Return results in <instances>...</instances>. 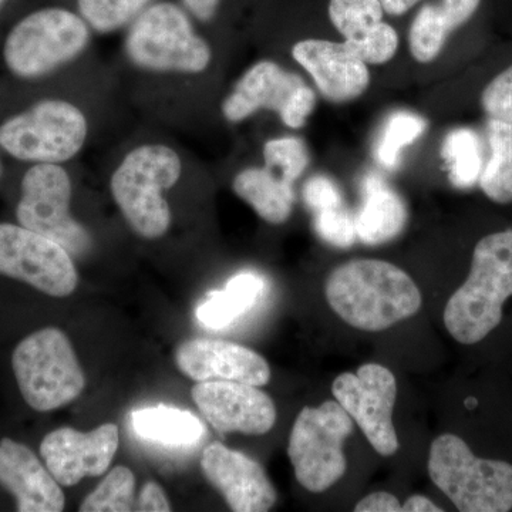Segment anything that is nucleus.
Instances as JSON below:
<instances>
[{"instance_id": "nucleus-1", "label": "nucleus", "mask_w": 512, "mask_h": 512, "mask_svg": "<svg viewBox=\"0 0 512 512\" xmlns=\"http://www.w3.org/2000/svg\"><path fill=\"white\" fill-rule=\"evenodd\" d=\"M330 308L353 328L380 332L420 311L421 293L399 266L357 259L338 266L325 285Z\"/></svg>"}, {"instance_id": "nucleus-2", "label": "nucleus", "mask_w": 512, "mask_h": 512, "mask_svg": "<svg viewBox=\"0 0 512 512\" xmlns=\"http://www.w3.org/2000/svg\"><path fill=\"white\" fill-rule=\"evenodd\" d=\"M511 296L512 231L495 232L478 242L467 281L448 299V333L463 345H476L500 325Z\"/></svg>"}, {"instance_id": "nucleus-3", "label": "nucleus", "mask_w": 512, "mask_h": 512, "mask_svg": "<svg viewBox=\"0 0 512 512\" xmlns=\"http://www.w3.org/2000/svg\"><path fill=\"white\" fill-rule=\"evenodd\" d=\"M181 158L161 144L134 148L111 175L110 190L128 225L140 237L157 239L167 234L171 210L164 191L178 183Z\"/></svg>"}, {"instance_id": "nucleus-4", "label": "nucleus", "mask_w": 512, "mask_h": 512, "mask_svg": "<svg viewBox=\"0 0 512 512\" xmlns=\"http://www.w3.org/2000/svg\"><path fill=\"white\" fill-rule=\"evenodd\" d=\"M429 474L458 511L512 510L511 464L474 456L466 441L454 434H443L431 444Z\"/></svg>"}, {"instance_id": "nucleus-5", "label": "nucleus", "mask_w": 512, "mask_h": 512, "mask_svg": "<svg viewBox=\"0 0 512 512\" xmlns=\"http://www.w3.org/2000/svg\"><path fill=\"white\" fill-rule=\"evenodd\" d=\"M12 369L23 400L39 413L74 402L86 387V376L66 333L43 328L20 340Z\"/></svg>"}, {"instance_id": "nucleus-6", "label": "nucleus", "mask_w": 512, "mask_h": 512, "mask_svg": "<svg viewBox=\"0 0 512 512\" xmlns=\"http://www.w3.org/2000/svg\"><path fill=\"white\" fill-rule=\"evenodd\" d=\"M128 59L153 72L195 74L210 66L211 47L192 29L173 3H158L141 13L126 39Z\"/></svg>"}, {"instance_id": "nucleus-7", "label": "nucleus", "mask_w": 512, "mask_h": 512, "mask_svg": "<svg viewBox=\"0 0 512 512\" xmlns=\"http://www.w3.org/2000/svg\"><path fill=\"white\" fill-rule=\"evenodd\" d=\"M86 20L70 10H37L20 20L3 47L6 66L15 76L36 79L72 62L89 45Z\"/></svg>"}, {"instance_id": "nucleus-8", "label": "nucleus", "mask_w": 512, "mask_h": 512, "mask_svg": "<svg viewBox=\"0 0 512 512\" xmlns=\"http://www.w3.org/2000/svg\"><path fill=\"white\" fill-rule=\"evenodd\" d=\"M352 430V419L338 402L302 409L289 437L288 456L303 488L325 493L345 476L343 444Z\"/></svg>"}, {"instance_id": "nucleus-9", "label": "nucleus", "mask_w": 512, "mask_h": 512, "mask_svg": "<svg viewBox=\"0 0 512 512\" xmlns=\"http://www.w3.org/2000/svg\"><path fill=\"white\" fill-rule=\"evenodd\" d=\"M89 126L82 110L64 100H45L0 126V147L22 161L59 164L86 143Z\"/></svg>"}, {"instance_id": "nucleus-10", "label": "nucleus", "mask_w": 512, "mask_h": 512, "mask_svg": "<svg viewBox=\"0 0 512 512\" xmlns=\"http://www.w3.org/2000/svg\"><path fill=\"white\" fill-rule=\"evenodd\" d=\"M72 181L59 164L33 165L22 180L16 218L19 225L62 245L72 256H83L92 247L86 229L70 215Z\"/></svg>"}, {"instance_id": "nucleus-11", "label": "nucleus", "mask_w": 512, "mask_h": 512, "mask_svg": "<svg viewBox=\"0 0 512 512\" xmlns=\"http://www.w3.org/2000/svg\"><path fill=\"white\" fill-rule=\"evenodd\" d=\"M0 275L52 298H67L79 284L73 256L22 225L0 224Z\"/></svg>"}, {"instance_id": "nucleus-12", "label": "nucleus", "mask_w": 512, "mask_h": 512, "mask_svg": "<svg viewBox=\"0 0 512 512\" xmlns=\"http://www.w3.org/2000/svg\"><path fill=\"white\" fill-rule=\"evenodd\" d=\"M332 392L380 456L390 457L399 450L393 426L397 383L387 367L369 363L356 373H342L333 382Z\"/></svg>"}, {"instance_id": "nucleus-13", "label": "nucleus", "mask_w": 512, "mask_h": 512, "mask_svg": "<svg viewBox=\"0 0 512 512\" xmlns=\"http://www.w3.org/2000/svg\"><path fill=\"white\" fill-rule=\"evenodd\" d=\"M119 441V427L113 423L103 424L90 433L62 427L45 436L40 443V456L57 483L73 487L84 477L106 473Z\"/></svg>"}, {"instance_id": "nucleus-14", "label": "nucleus", "mask_w": 512, "mask_h": 512, "mask_svg": "<svg viewBox=\"0 0 512 512\" xmlns=\"http://www.w3.org/2000/svg\"><path fill=\"white\" fill-rule=\"evenodd\" d=\"M192 399L202 416L220 433L262 436L276 423L274 400L258 386L239 382H198Z\"/></svg>"}, {"instance_id": "nucleus-15", "label": "nucleus", "mask_w": 512, "mask_h": 512, "mask_svg": "<svg viewBox=\"0 0 512 512\" xmlns=\"http://www.w3.org/2000/svg\"><path fill=\"white\" fill-rule=\"evenodd\" d=\"M201 470L232 511L265 512L276 503L274 485L261 464L224 444L204 448Z\"/></svg>"}, {"instance_id": "nucleus-16", "label": "nucleus", "mask_w": 512, "mask_h": 512, "mask_svg": "<svg viewBox=\"0 0 512 512\" xmlns=\"http://www.w3.org/2000/svg\"><path fill=\"white\" fill-rule=\"evenodd\" d=\"M175 363L195 382H239L264 386L271 367L254 350L218 339H191L175 352Z\"/></svg>"}, {"instance_id": "nucleus-17", "label": "nucleus", "mask_w": 512, "mask_h": 512, "mask_svg": "<svg viewBox=\"0 0 512 512\" xmlns=\"http://www.w3.org/2000/svg\"><path fill=\"white\" fill-rule=\"evenodd\" d=\"M293 59L306 70L323 97L333 103H346L366 92L370 82L366 63L348 43L308 39L296 43Z\"/></svg>"}, {"instance_id": "nucleus-18", "label": "nucleus", "mask_w": 512, "mask_h": 512, "mask_svg": "<svg viewBox=\"0 0 512 512\" xmlns=\"http://www.w3.org/2000/svg\"><path fill=\"white\" fill-rule=\"evenodd\" d=\"M0 485L16 501L19 512H60L66 497L56 478L25 444L0 440Z\"/></svg>"}, {"instance_id": "nucleus-19", "label": "nucleus", "mask_w": 512, "mask_h": 512, "mask_svg": "<svg viewBox=\"0 0 512 512\" xmlns=\"http://www.w3.org/2000/svg\"><path fill=\"white\" fill-rule=\"evenodd\" d=\"M303 80L296 74L285 72L274 62L256 63L242 76L234 92L222 104V113L231 123L248 119L255 111L269 109L281 111Z\"/></svg>"}, {"instance_id": "nucleus-20", "label": "nucleus", "mask_w": 512, "mask_h": 512, "mask_svg": "<svg viewBox=\"0 0 512 512\" xmlns=\"http://www.w3.org/2000/svg\"><path fill=\"white\" fill-rule=\"evenodd\" d=\"M362 208L355 217L357 238L366 245H382L403 231L409 218L406 204L382 178L369 175L363 183Z\"/></svg>"}, {"instance_id": "nucleus-21", "label": "nucleus", "mask_w": 512, "mask_h": 512, "mask_svg": "<svg viewBox=\"0 0 512 512\" xmlns=\"http://www.w3.org/2000/svg\"><path fill=\"white\" fill-rule=\"evenodd\" d=\"M235 194L248 202L256 214L269 224H282L291 217L292 184L278 177L269 168H248L235 177Z\"/></svg>"}, {"instance_id": "nucleus-22", "label": "nucleus", "mask_w": 512, "mask_h": 512, "mask_svg": "<svg viewBox=\"0 0 512 512\" xmlns=\"http://www.w3.org/2000/svg\"><path fill=\"white\" fill-rule=\"evenodd\" d=\"M265 281L254 272L232 276L221 291H214L197 308V319L210 329H224L244 316L261 299Z\"/></svg>"}, {"instance_id": "nucleus-23", "label": "nucleus", "mask_w": 512, "mask_h": 512, "mask_svg": "<svg viewBox=\"0 0 512 512\" xmlns=\"http://www.w3.org/2000/svg\"><path fill=\"white\" fill-rule=\"evenodd\" d=\"M131 419L138 437L164 446H192L205 434L204 424L195 414L175 407H146L134 412Z\"/></svg>"}, {"instance_id": "nucleus-24", "label": "nucleus", "mask_w": 512, "mask_h": 512, "mask_svg": "<svg viewBox=\"0 0 512 512\" xmlns=\"http://www.w3.org/2000/svg\"><path fill=\"white\" fill-rule=\"evenodd\" d=\"M490 158L481 173V190L498 204L512 202V124L491 120L487 126Z\"/></svg>"}, {"instance_id": "nucleus-25", "label": "nucleus", "mask_w": 512, "mask_h": 512, "mask_svg": "<svg viewBox=\"0 0 512 512\" xmlns=\"http://www.w3.org/2000/svg\"><path fill=\"white\" fill-rule=\"evenodd\" d=\"M441 156L446 161L450 183L460 190L474 187L483 173V146L476 131L456 128L444 138Z\"/></svg>"}, {"instance_id": "nucleus-26", "label": "nucleus", "mask_w": 512, "mask_h": 512, "mask_svg": "<svg viewBox=\"0 0 512 512\" xmlns=\"http://www.w3.org/2000/svg\"><path fill=\"white\" fill-rule=\"evenodd\" d=\"M136 477L130 468L114 467L101 481L99 487L87 495L82 512H127L133 511Z\"/></svg>"}, {"instance_id": "nucleus-27", "label": "nucleus", "mask_w": 512, "mask_h": 512, "mask_svg": "<svg viewBox=\"0 0 512 512\" xmlns=\"http://www.w3.org/2000/svg\"><path fill=\"white\" fill-rule=\"evenodd\" d=\"M426 120L409 111H397L384 124L379 143L376 146V157L386 168H396L400 153L404 147L410 146L426 131Z\"/></svg>"}, {"instance_id": "nucleus-28", "label": "nucleus", "mask_w": 512, "mask_h": 512, "mask_svg": "<svg viewBox=\"0 0 512 512\" xmlns=\"http://www.w3.org/2000/svg\"><path fill=\"white\" fill-rule=\"evenodd\" d=\"M151 0H77L80 15L99 33L116 32L134 22Z\"/></svg>"}, {"instance_id": "nucleus-29", "label": "nucleus", "mask_w": 512, "mask_h": 512, "mask_svg": "<svg viewBox=\"0 0 512 512\" xmlns=\"http://www.w3.org/2000/svg\"><path fill=\"white\" fill-rule=\"evenodd\" d=\"M380 0H330L329 18L346 40H360L382 22Z\"/></svg>"}, {"instance_id": "nucleus-30", "label": "nucleus", "mask_w": 512, "mask_h": 512, "mask_svg": "<svg viewBox=\"0 0 512 512\" xmlns=\"http://www.w3.org/2000/svg\"><path fill=\"white\" fill-rule=\"evenodd\" d=\"M450 33L436 3H426L414 18L409 32L410 52L414 59L420 63L433 62Z\"/></svg>"}, {"instance_id": "nucleus-31", "label": "nucleus", "mask_w": 512, "mask_h": 512, "mask_svg": "<svg viewBox=\"0 0 512 512\" xmlns=\"http://www.w3.org/2000/svg\"><path fill=\"white\" fill-rule=\"evenodd\" d=\"M264 158L266 168H278L281 171L279 177L291 184L301 177L309 163L305 144L295 137L268 141L264 147Z\"/></svg>"}, {"instance_id": "nucleus-32", "label": "nucleus", "mask_w": 512, "mask_h": 512, "mask_svg": "<svg viewBox=\"0 0 512 512\" xmlns=\"http://www.w3.org/2000/svg\"><path fill=\"white\" fill-rule=\"evenodd\" d=\"M350 49L366 64H383L396 55L399 36L387 23L380 22L360 40H346Z\"/></svg>"}, {"instance_id": "nucleus-33", "label": "nucleus", "mask_w": 512, "mask_h": 512, "mask_svg": "<svg viewBox=\"0 0 512 512\" xmlns=\"http://www.w3.org/2000/svg\"><path fill=\"white\" fill-rule=\"evenodd\" d=\"M315 229L333 247H352L357 238L355 217L343 205L316 212Z\"/></svg>"}, {"instance_id": "nucleus-34", "label": "nucleus", "mask_w": 512, "mask_h": 512, "mask_svg": "<svg viewBox=\"0 0 512 512\" xmlns=\"http://www.w3.org/2000/svg\"><path fill=\"white\" fill-rule=\"evenodd\" d=\"M481 104L491 120L512 124V66L485 87Z\"/></svg>"}, {"instance_id": "nucleus-35", "label": "nucleus", "mask_w": 512, "mask_h": 512, "mask_svg": "<svg viewBox=\"0 0 512 512\" xmlns=\"http://www.w3.org/2000/svg\"><path fill=\"white\" fill-rule=\"evenodd\" d=\"M303 200L313 212L329 210L343 205L342 192L328 177L316 175L303 187Z\"/></svg>"}, {"instance_id": "nucleus-36", "label": "nucleus", "mask_w": 512, "mask_h": 512, "mask_svg": "<svg viewBox=\"0 0 512 512\" xmlns=\"http://www.w3.org/2000/svg\"><path fill=\"white\" fill-rule=\"evenodd\" d=\"M316 96L312 89L302 84L286 101L284 109L279 111L282 121L291 128H301L315 109Z\"/></svg>"}, {"instance_id": "nucleus-37", "label": "nucleus", "mask_w": 512, "mask_h": 512, "mask_svg": "<svg viewBox=\"0 0 512 512\" xmlns=\"http://www.w3.org/2000/svg\"><path fill=\"white\" fill-rule=\"evenodd\" d=\"M481 0H440L437 3L440 16L446 22L448 30L453 32L454 29L463 26L471 16L476 13Z\"/></svg>"}, {"instance_id": "nucleus-38", "label": "nucleus", "mask_w": 512, "mask_h": 512, "mask_svg": "<svg viewBox=\"0 0 512 512\" xmlns=\"http://www.w3.org/2000/svg\"><path fill=\"white\" fill-rule=\"evenodd\" d=\"M137 510L143 512H168L171 511V505L160 485L147 483L144 484L140 495H138Z\"/></svg>"}, {"instance_id": "nucleus-39", "label": "nucleus", "mask_w": 512, "mask_h": 512, "mask_svg": "<svg viewBox=\"0 0 512 512\" xmlns=\"http://www.w3.org/2000/svg\"><path fill=\"white\" fill-rule=\"evenodd\" d=\"M356 512H399L403 511V505L390 493L370 494L360 500L355 507Z\"/></svg>"}, {"instance_id": "nucleus-40", "label": "nucleus", "mask_w": 512, "mask_h": 512, "mask_svg": "<svg viewBox=\"0 0 512 512\" xmlns=\"http://www.w3.org/2000/svg\"><path fill=\"white\" fill-rule=\"evenodd\" d=\"M183 2L192 15L202 22H208L214 18L218 5H220V0H183Z\"/></svg>"}, {"instance_id": "nucleus-41", "label": "nucleus", "mask_w": 512, "mask_h": 512, "mask_svg": "<svg viewBox=\"0 0 512 512\" xmlns=\"http://www.w3.org/2000/svg\"><path fill=\"white\" fill-rule=\"evenodd\" d=\"M403 511L406 512H424V511H436L441 512V508L437 507L433 501L424 495H413L406 503L403 504Z\"/></svg>"}, {"instance_id": "nucleus-42", "label": "nucleus", "mask_w": 512, "mask_h": 512, "mask_svg": "<svg viewBox=\"0 0 512 512\" xmlns=\"http://www.w3.org/2000/svg\"><path fill=\"white\" fill-rule=\"evenodd\" d=\"M419 2L420 0H380L384 12L393 16L404 15L407 10L412 9Z\"/></svg>"}, {"instance_id": "nucleus-43", "label": "nucleus", "mask_w": 512, "mask_h": 512, "mask_svg": "<svg viewBox=\"0 0 512 512\" xmlns=\"http://www.w3.org/2000/svg\"><path fill=\"white\" fill-rule=\"evenodd\" d=\"M3 2H5V0H0V6L3 5Z\"/></svg>"}]
</instances>
